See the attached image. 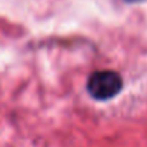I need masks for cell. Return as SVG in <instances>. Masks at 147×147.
<instances>
[{"mask_svg": "<svg viewBox=\"0 0 147 147\" xmlns=\"http://www.w3.org/2000/svg\"><path fill=\"white\" fill-rule=\"evenodd\" d=\"M123 86L124 82L120 73L114 70H96L89 76L86 90L96 101H107L119 96Z\"/></svg>", "mask_w": 147, "mask_h": 147, "instance_id": "1", "label": "cell"}, {"mask_svg": "<svg viewBox=\"0 0 147 147\" xmlns=\"http://www.w3.org/2000/svg\"><path fill=\"white\" fill-rule=\"evenodd\" d=\"M124 1H127V3H136V1H142V0H124Z\"/></svg>", "mask_w": 147, "mask_h": 147, "instance_id": "2", "label": "cell"}]
</instances>
